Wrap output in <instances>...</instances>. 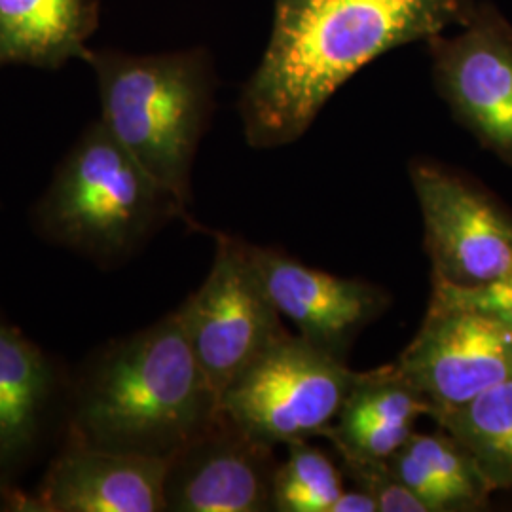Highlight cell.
I'll list each match as a JSON object with an SVG mask.
<instances>
[{"instance_id": "1", "label": "cell", "mask_w": 512, "mask_h": 512, "mask_svg": "<svg viewBox=\"0 0 512 512\" xmlns=\"http://www.w3.org/2000/svg\"><path fill=\"white\" fill-rule=\"evenodd\" d=\"M473 0H275L272 35L239 95L247 145L296 143L370 61L463 23Z\"/></svg>"}, {"instance_id": "2", "label": "cell", "mask_w": 512, "mask_h": 512, "mask_svg": "<svg viewBox=\"0 0 512 512\" xmlns=\"http://www.w3.org/2000/svg\"><path fill=\"white\" fill-rule=\"evenodd\" d=\"M219 412V395L171 311L101 344L73 368L63 440L169 459Z\"/></svg>"}, {"instance_id": "3", "label": "cell", "mask_w": 512, "mask_h": 512, "mask_svg": "<svg viewBox=\"0 0 512 512\" xmlns=\"http://www.w3.org/2000/svg\"><path fill=\"white\" fill-rule=\"evenodd\" d=\"M84 63L97 82L103 126L188 211L192 169L217 95L209 50L133 55L90 48Z\"/></svg>"}, {"instance_id": "4", "label": "cell", "mask_w": 512, "mask_h": 512, "mask_svg": "<svg viewBox=\"0 0 512 512\" xmlns=\"http://www.w3.org/2000/svg\"><path fill=\"white\" fill-rule=\"evenodd\" d=\"M186 217L99 118L78 135L31 209L40 238L99 270L124 266L169 220Z\"/></svg>"}, {"instance_id": "5", "label": "cell", "mask_w": 512, "mask_h": 512, "mask_svg": "<svg viewBox=\"0 0 512 512\" xmlns=\"http://www.w3.org/2000/svg\"><path fill=\"white\" fill-rule=\"evenodd\" d=\"M357 378L348 361L287 334L222 397V412L266 444L323 437Z\"/></svg>"}, {"instance_id": "6", "label": "cell", "mask_w": 512, "mask_h": 512, "mask_svg": "<svg viewBox=\"0 0 512 512\" xmlns=\"http://www.w3.org/2000/svg\"><path fill=\"white\" fill-rule=\"evenodd\" d=\"M213 238L217 249L209 274L175 311L220 399L289 330L256 279L245 241L222 232Z\"/></svg>"}, {"instance_id": "7", "label": "cell", "mask_w": 512, "mask_h": 512, "mask_svg": "<svg viewBox=\"0 0 512 512\" xmlns=\"http://www.w3.org/2000/svg\"><path fill=\"white\" fill-rule=\"evenodd\" d=\"M433 281L480 287L512 272V213L482 184L431 160L410 164Z\"/></svg>"}, {"instance_id": "8", "label": "cell", "mask_w": 512, "mask_h": 512, "mask_svg": "<svg viewBox=\"0 0 512 512\" xmlns=\"http://www.w3.org/2000/svg\"><path fill=\"white\" fill-rule=\"evenodd\" d=\"M458 27L425 40L435 86L459 124L512 167V23L480 2Z\"/></svg>"}, {"instance_id": "9", "label": "cell", "mask_w": 512, "mask_h": 512, "mask_svg": "<svg viewBox=\"0 0 512 512\" xmlns=\"http://www.w3.org/2000/svg\"><path fill=\"white\" fill-rule=\"evenodd\" d=\"M73 368L0 311V478L19 484L52 458L69 423Z\"/></svg>"}, {"instance_id": "10", "label": "cell", "mask_w": 512, "mask_h": 512, "mask_svg": "<svg viewBox=\"0 0 512 512\" xmlns=\"http://www.w3.org/2000/svg\"><path fill=\"white\" fill-rule=\"evenodd\" d=\"M433 406V418L512 380V332L492 319L429 302L423 323L395 361Z\"/></svg>"}, {"instance_id": "11", "label": "cell", "mask_w": 512, "mask_h": 512, "mask_svg": "<svg viewBox=\"0 0 512 512\" xmlns=\"http://www.w3.org/2000/svg\"><path fill=\"white\" fill-rule=\"evenodd\" d=\"M279 461L220 408L217 418L167 461L165 512H268Z\"/></svg>"}, {"instance_id": "12", "label": "cell", "mask_w": 512, "mask_h": 512, "mask_svg": "<svg viewBox=\"0 0 512 512\" xmlns=\"http://www.w3.org/2000/svg\"><path fill=\"white\" fill-rule=\"evenodd\" d=\"M249 262L264 293L298 336L336 359L348 361L353 342L374 323L391 296L363 279H348L310 268L272 247L245 241Z\"/></svg>"}, {"instance_id": "13", "label": "cell", "mask_w": 512, "mask_h": 512, "mask_svg": "<svg viewBox=\"0 0 512 512\" xmlns=\"http://www.w3.org/2000/svg\"><path fill=\"white\" fill-rule=\"evenodd\" d=\"M167 461L63 440L31 490L33 512H165Z\"/></svg>"}, {"instance_id": "14", "label": "cell", "mask_w": 512, "mask_h": 512, "mask_svg": "<svg viewBox=\"0 0 512 512\" xmlns=\"http://www.w3.org/2000/svg\"><path fill=\"white\" fill-rule=\"evenodd\" d=\"M433 406L397 363L357 372L338 418L325 431L338 456L387 461Z\"/></svg>"}, {"instance_id": "15", "label": "cell", "mask_w": 512, "mask_h": 512, "mask_svg": "<svg viewBox=\"0 0 512 512\" xmlns=\"http://www.w3.org/2000/svg\"><path fill=\"white\" fill-rule=\"evenodd\" d=\"M101 0H0V69H63L84 57Z\"/></svg>"}, {"instance_id": "16", "label": "cell", "mask_w": 512, "mask_h": 512, "mask_svg": "<svg viewBox=\"0 0 512 512\" xmlns=\"http://www.w3.org/2000/svg\"><path fill=\"white\" fill-rule=\"evenodd\" d=\"M387 465L429 512H475L490 505L494 488L473 454L440 427L431 435L414 431Z\"/></svg>"}, {"instance_id": "17", "label": "cell", "mask_w": 512, "mask_h": 512, "mask_svg": "<svg viewBox=\"0 0 512 512\" xmlns=\"http://www.w3.org/2000/svg\"><path fill=\"white\" fill-rule=\"evenodd\" d=\"M433 420L458 439L497 490H512V380Z\"/></svg>"}, {"instance_id": "18", "label": "cell", "mask_w": 512, "mask_h": 512, "mask_svg": "<svg viewBox=\"0 0 512 512\" xmlns=\"http://www.w3.org/2000/svg\"><path fill=\"white\" fill-rule=\"evenodd\" d=\"M287 459L277 465L272 509L277 512H330L344 492L342 471L308 440L285 444Z\"/></svg>"}, {"instance_id": "19", "label": "cell", "mask_w": 512, "mask_h": 512, "mask_svg": "<svg viewBox=\"0 0 512 512\" xmlns=\"http://www.w3.org/2000/svg\"><path fill=\"white\" fill-rule=\"evenodd\" d=\"M340 459L342 473H346L357 488L374 497L378 512H429L420 499L393 475L387 461H368L348 456H340Z\"/></svg>"}, {"instance_id": "20", "label": "cell", "mask_w": 512, "mask_h": 512, "mask_svg": "<svg viewBox=\"0 0 512 512\" xmlns=\"http://www.w3.org/2000/svg\"><path fill=\"white\" fill-rule=\"evenodd\" d=\"M429 302L476 311L512 332V272L480 287H454L431 279Z\"/></svg>"}, {"instance_id": "21", "label": "cell", "mask_w": 512, "mask_h": 512, "mask_svg": "<svg viewBox=\"0 0 512 512\" xmlns=\"http://www.w3.org/2000/svg\"><path fill=\"white\" fill-rule=\"evenodd\" d=\"M0 512H33L31 492L0 478Z\"/></svg>"}, {"instance_id": "22", "label": "cell", "mask_w": 512, "mask_h": 512, "mask_svg": "<svg viewBox=\"0 0 512 512\" xmlns=\"http://www.w3.org/2000/svg\"><path fill=\"white\" fill-rule=\"evenodd\" d=\"M330 512H378V505L372 495L355 486V490L344 488V492L338 495V499L330 507Z\"/></svg>"}]
</instances>
